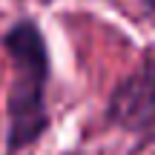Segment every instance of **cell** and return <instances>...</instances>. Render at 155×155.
Wrapping results in <instances>:
<instances>
[{
	"label": "cell",
	"instance_id": "obj_2",
	"mask_svg": "<svg viewBox=\"0 0 155 155\" xmlns=\"http://www.w3.org/2000/svg\"><path fill=\"white\" fill-rule=\"evenodd\" d=\"M104 121L124 135H132L144 150L155 141V49H144L132 69L109 89Z\"/></svg>",
	"mask_w": 155,
	"mask_h": 155
},
{
	"label": "cell",
	"instance_id": "obj_1",
	"mask_svg": "<svg viewBox=\"0 0 155 155\" xmlns=\"http://www.w3.org/2000/svg\"><path fill=\"white\" fill-rule=\"evenodd\" d=\"M0 49L12 69L6 92V155H20L40 144L52 129V52L35 17H17L0 35Z\"/></svg>",
	"mask_w": 155,
	"mask_h": 155
},
{
	"label": "cell",
	"instance_id": "obj_3",
	"mask_svg": "<svg viewBox=\"0 0 155 155\" xmlns=\"http://www.w3.org/2000/svg\"><path fill=\"white\" fill-rule=\"evenodd\" d=\"M138 3H141V9H144L150 17H155V0H138Z\"/></svg>",
	"mask_w": 155,
	"mask_h": 155
}]
</instances>
